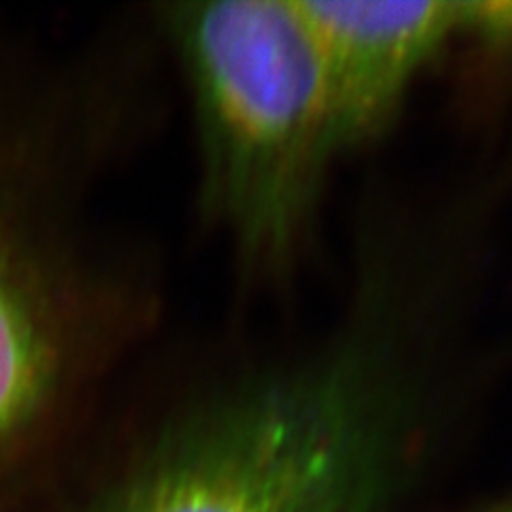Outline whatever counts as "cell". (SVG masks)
<instances>
[{"label":"cell","mask_w":512,"mask_h":512,"mask_svg":"<svg viewBox=\"0 0 512 512\" xmlns=\"http://www.w3.org/2000/svg\"><path fill=\"white\" fill-rule=\"evenodd\" d=\"M160 47L141 9L0 30V463L114 397L165 323L160 256L109 205L165 109Z\"/></svg>","instance_id":"1"},{"label":"cell","mask_w":512,"mask_h":512,"mask_svg":"<svg viewBox=\"0 0 512 512\" xmlns=\"http://www.w3.org/2000/svg\"><path fill=\"white\" fill-rule=\"evenodd\" d=\"M148 434L94 512H393L423 393L376 331L301 359L141 361Z\"/></svg>","instance_id":"2"},{"label":"cell","mask_w":512,"mask_h":512,"mask_svg":"<svg viewBox=\"0 0 512 512\" xmlns=\"http://www.w3.org/2000/svg\"><path fill=\"white\" fill-rule=\"evenodd\" d=\"M186 94L197 212L252 284L288 276L348 152L301 0L150 5Z\"/></svg>","instance_id":"3"},{"label":"cell","mask_w":512,"mask_h":512,"mask_svg":"<svg viewBox=\"0 0 512 512\" xmlns=\"http://www.w3.org/2000/svg\"><path fill=\"white\" fill-rule=\"evenodd\" d=\"M348 152L380 137L416 79L463 37L461 3L301 0Z\"/></svg>","instance_id":"4"},{"label":"cell","mask_w":512,"mask_h":512,"mask_svg":"<svg viewBox=\"0 0 512 512\" xmlns=\"http://www.w3.org/2000/svg\"><path fill=\"white\" fill-rule=\"evenodd\" d=\"M463 37L500 52H512V0H474L461 3Z\"/></svg>","instance_id":"5"},{"label":"cell","mask_w":512,"mask_h":512,"mask_svg":"<svg viewBox=\"0 0 512 512\" xmlns=\"http://www.w3.org/2000/svg\"><path fill=\"white\" fill-rule=\"evenodd\" d=\"M491 512H512V500L510 502H504L500 506H495Z\"/></svg>","instance_id":"6"}]
</instances>
